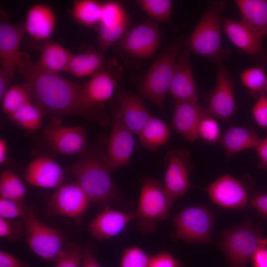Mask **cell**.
Instances as JSON below:
<instances>
[{"label": "cell", "instance_id": "obj_51", "mask_svg": "<svg viewBox=\"0 0 267 267\" xmlns=\"http://www.w3.org/2000/svg\"><path fill=\"white\" fill-rule=\"evenodd\" d=\"M265 90L267 92V82H266V84Z\"/></svg>", "mask_w": 267, "mask_h": 267}, {"label": "cell", "instance_id": "obj_30", "mask_svg": "<svg viewBox=\"0 0 267 267\" xmlns=\"http://www.w3.org/2000/svg\"><path fill=\"white\" fill-rule=\"evenodd\" d=\"M171 134L168 125L162 120L152 116L138 134L141 144L155 152L167 142Z\"/></svg>", "mask_w": 267, "mask_h": 267}, {"label": "cell", "instance_id": "obj_31", "mask_svg": "<svg viewBox=\"0 0 267 267\" xmlns=\"http://www.w3.org/2000/svg\"><path fill=\"white\" fill-rule=\"evenodd\" d=\"M102 2L94 0H78L73 2L72 15L80 23L88 27L99 24Z\"/></svg>", "mask_w": 267, "mask_h": 267}, {"label": "cell", "instance_id": "obj_9", "mask_svg": "<svg viewBox=\"0 0 267 267\" xmlns=\"http://www.w3.org/2000/svg\"><path fill=\"white\" fill-rule=\"evenodd\" d=\"M160 32L157 25L147 20L127 30L121 38L120 46L125 52L136 58H150L160 43Z\"/></svg>", "mask_w": 267, "mask_h": 267}, {"label": "cell", "instance_id": "obj_11", "mask_svg": "<svg viewBox=\"0 0 267 267\" xmlns=\"http://www.w3.org/2000/svg\"><path fill=\"white\" fill-rule=\"evenodd\" d=\"M43 136L53 150L62 155H80L89 146L84 127L60 125L57 121L44 129Z\"/></svg>", "mask_w": 267, "mask_h": 267}, {"label": "cell", "instance_id": "obj_7", "mask_svg": "<svg viewBox=\"0 0 267 267\" xmlns=\"http://www.w3.org/2000/svg\"><path fill=\"white\" fill-rule=\"evenodd\" d=\"M175 232L172 237L187 243H206L212 241L214 217L203 206L185 208L172 218Z\"/></svg>", "mask_w": 267, "mask_h": 267}, {"label": "cell", "instance_id": "obj_4", "mask_svg": "<svg viewBox=\"0 0 267 267\" xmlns=\"http://www.w3.org/2000/svg\"><path fill=\"white\" fill-rule=\"evenodd\" d=\"M182 41H175L162 52L152 63L139 85L141 94L163 108L172 84L175 67L182 49Z\"/></svg>", "mask_w": 267, "mask_h": 267}, {"label": "cell", "instance_id": "obj_32", "mask_svg": "<svg viewBox=\"0 0 267 267\" xmlns=\"http://www.w3.org/2000/svg\"><path fill=\"white\" fill-rule=\"evenodd\" d=\"M26 189L21 178L11 170L2 171L0 176V197L25 204Z\"/></svg>", "mask_w": 267, "mask_h": 267}, {"label": "cell", "instance_id": "obj_23", "mask_svg": "<svg viewBox=\"0 0 267 267\" xmlns=\"http://www.w3.org/2000/svg\"><path fill=\"white\" fill-rule=\"evenodd\" d=\"M223 30L231 41L244 52L258 55L263 50L262 37L242 21L222 17Z\"/></svg>", "mask_w": 267, "mask_h": 267}, {"label": "cell", "instance_id": "obj_47", "mask_svg": "<svg viewBox=\"0 0 267 267\" xmlns=\"http://www.w3.org/2000/svg\"><path fill=\"white\" fill-rule=\"evenodd\" d=\"M256 149L260 161V167L267 169V136L261 139Z\"/></svg>", "mask_w": 267, "mask_h": 267}, {"label": "cell", "instance_id": "obj_45", "mask_svg": "<svg viewBox=\"0 0 267 267\" xmlns=\"http://www.w3.org/2000/svg\"><path fill=\"white\" fill-rule=\"evenodd\" d=\"M250 203L259 212L267 216V193L254 194L250 199Z\"/></svg>", "mask_w": 267, "mask_h": 267}, {"label": "cell", "instance_id": "obj_48", "mask_svg": "<svg viewBox=\"0 0 267 267\" xmlns=\"http://www.w3.org/2000/svg\"><path fill=\"white\" fill-rule=\"evenodd\" d=\"M254 267H267V248H260L252 259Z\"/></svg>", "mask_w": 267, "mask_h": 267}, {"label": "cell", "instance_id": "obj_21", "mask_svg": "<svg viewBox=\"0 0 267 267\" xmlns=\"http://www.w3.org/2000/svg\"><path fill=\"white\" fill-rule=\"evenodd\" d=\"M64 178V171L60 165L47 156H41L34 160L25 173V178L28 183L44 188L58 187Z\"/></svg>", "mask_w": 267, "mask_h": 267}, {"label": "cell", "instance_id": "obj_42", "mask_svg": "<svg viewBox=\"0 0 267 267\" xmlns=\"http://www.w3.org/2000/svg\"><path fill=\"white\" fill-rule=\"evenodd\" d=\"M252 114L258 126L267 128V94L265 91L259 95L258 98L252 108Z\"/></svg>", "mask_w": 267, "mask_h": 267}, {"label": "cell", "instance_id": "obj_5", "mask_svg": "<svg viewBox=\"0 0 267 267\" xmlns=\"http://www.w3.org/2000/svg\"><path fill=\"white\" fill-rule=\"evenodd\" d=\"M225 6L221 1L210 4L186 44V46L197 54L217 62L226 54L222 46L221 24V14Z\"/></svg>", "mask_w": 267, "mask_h": 267}, {"label": "cell", "instance_id": "obj_17", "mask_svg": "<svg viewBox=\"0 0 267 267\" xmlns=\"http://www.w3.org/2000/svg\"><path fill=\"white\" fill-rule=\"evenodd\" d=\"M190 49L183 47L176 62L170 93L175 101L198 102L199 92L189 58Z\"/></svg>", "mask_w": 267, "mask_h": 267}, {"label": "cell", "instance_id": "obj_29", "mask_svg": "<svg viewBox=\"0 0 267 267\" xmlns=\"http://www.w3.org/2000/svg\"><path fill=\"white\" fill-rule=\"evenodd\" d=\"M104 62L105 57L101 52L89 50L73 54L66 72L77 77L92 75L103 68Z\"/></svg>", "mask_w": 267, "mask_h": 267}, {"label": "cell", "instance_id": "obj_13", "mask_svg": "<svg viewBox=\"0 0 267 267\" xmlns=\"http://www.w3.org/2000/svg\"><path fill=\"white\" fill-rule=\"evenodd\" d=\"M133 134L113 110L111 134L104 153L105 162L111 172L129 163L134 145Z\"/></svg>", "mask_w": 267, "mask_h": 267}, {"label": "cell", "instance_id": "obj_10", "mask_svg": "<svg viewBox=\"0 0 267 267\" xmlns=\"http://www.w3.org/2000/svg\"><path fill=\"white\" fill-rule=\"evenodd\" d=\"M130 23L129 14L119 2H102L101 17L98 25V46L106 50L122 38Z\"/></svg>", "mask_w": 267, "mask_h": 267}, {"label": "cell", "instance_id": "obj_18", "mask_svg": "<svg viewBox=\"0 0 267 267\" xmlns=\"http://www.w3.org/2000/svg\"><path fill=\"white\" fill-rule=\"evenodd\" d=\"M26 33L24 23L13 24L3 21L0 23V68L11 79L16 72L15 59Z\"/></svg>", "mask_w": 267, "mask_h": 267}, {"label": "cell", "instance_id": "obj_49", "mask_svg": "<svg viewBox=\"0 0 267 267\" xmlns=\"http://www.w3.org/2000/svg\"><path fill=\"white\" fill-rule=\"evenodd\" d=\"M11 79L4 72L1 68H0V100L1 101L3 96L9 89L10 81Z\"/></svg>", "mask_w": 267, "mask_h": 267}, {"label": "cell", "instance_id": "obj_38", "mask_svg": "<svg viewBox=\"0 0 267 267\" xmlns=\"http://www.w3.org/2000/svg\"><path fill=\"white\" fill-rule=\"evenodd\" d=\"M83 257V250L79 245H66L55 260V267H81Z\"/></svg>", "mask_w": 267, "mask_h": 267}, {"label": "cell", "instance_id": "obj_35", "mask_svg": "<svg viewBox=\"0 0 267 267\" xmlns=\"http://www.w3.org/2000/svg\"><path fill=\"white\" fill-rule=\"evenodd\" d=\"M140 7L155 20L164 23L170 22L173 2L170 0H139Z\"/></svg>", "mask_w": 267, "mask_h": 267}, {"label": "cell", "instance_id": "obj_1", "mask_svg": "<svg viewBox=\"0 0 267 267\" xmlns=\"http://www.w3.org/2000/svg\"><path fill=\"white\" fill-rule=\"evenodd\" d=\"M16 72L25 81L33 102L44 113L53 117L74 115L104 125L108 117L103 108L90 106L83 95V83L67 80L57 73L45 70L20 52L15 59Z\"/></svg>", "mask_w": 267, "mask_h": 267}, {"label": "cell", "instance_id": "obj_14", "mask_svg": "<svg viewBox=\"0 0 267 267\" xmlns=\"http://www.w3.org/2000/svg\"><path fill=\"white\" fill-rule=\"evenodd\" d=\"M208 111L213 117L228 121L236 110L231 76L221 62H217L215 88L210 96Z\"/></svg>", "mask_w": 267, "mask_h": 267}, {"label": "cell", "instance_id": "obj_27", "mask_svg": "<svg viewBox=\"0 0 267 267\" xmlns=\"http://www.w3.org/2000/svg\"><path fill=\"white\" fill-rule=\"evenodd\" d=\"M242 17V22L262 37L267 35V0H237L235 1Z\"/></svg>", "mask_w": 267, "mask_h": 267}, {"label": "cell", "instance_id": "obj_28", "mask_svg": "<svg viewBox=\"0 0 267 267\" xmlns=\"http://www.w3.org/2000/svg\"><path fill=\"white\" fill-rule=\"evenodd\" d=\"M57 43L45 41L41 55L36 63L41 68L52 72L66 71L73 56Z\"/></svg>", "mask_w": 267, "mask_h": 267}, {"label": "cell", "instance_id": "obj_15", "mask_svg": "<svg viewBox=\"0 0 267 267\" xmlns=\"http://www.w3.org/2000/svg\"><path fill=\"white\" fill-rule=\"evenodd\" d=\"M90 202L76 181L60 186L50 198L48 206L55 214L72 218L81 217Z\"/></svg>", "mask_w": 267, "mask_h": 267}, {"label": "cell", "instance_id": "obj_19", "mask_svg": "<svg viewBox=\"0 0 267 267\" xmlns=\"http://www.w3.org/2000/svg\"><path fill=\"white\" fill-rule=\"evenodd\" d=\"M113 110L118 114L126 127L134 134H138L152 116L141 98L128 92L118 94Z\"/></svg>", "mask_w": 267, "mask_h": 267}, {"label": "cell", "instance_id": "obj_36", "mask_svg": "<svg viewBox=\"0 0 267 267\" xmlns=\"http://www.w3.org/2000/svg\"><path fill=\"white\" fill-rule=\"evenodd\" d=\"M242 84L253 94L264 91L267 79L265 70L261 67H253L245 69L240 74Z\"/></svg>", "mask_w": 267, "mask_h": 267}, {"label": "cell", "instance_id": "obj_44", "mask_svg": "<svg viewBox=\"0 0 267 267\" xmlns=\"http://www.w3.org/2000/svg\"><path fill=\"white\" fill-rule=\"evenodd\" d=\"M0 267H30L29 264L11 254L0 251Z\"/></svg>", "mask_w": 267, "mask_h": 267}, {"label": "cell", "instance_id": "obj_3", "mask_svg": "<svg viewBox=\"0 0 267 267\" xmlns=\"http://www.w3.org/2000/svg\"><path fill=\"white\" fill-rule=\"evenodd\" d=\"M218 246L228 267H246L258 250L267 246V239L246 221L222 231Z\"/></svg>", "mask_w": 267, "mask_h": 267}, {"label": "cell", "instance_id": "obj_41", "mask_svg": "<svg viewBox=\"0 0 267 267\" xmlns=\"http://www.w3.org/2000/svg\"><path fill=\"white\" fill-rule=\"evenodd\" d=\"M24 228L16 219H6L0 217V236L10 241H15L22 237Z\"/></svg>", "mask_w": 267, "mask_h": 267}, {"label": "cell", "instance_id": "obj_43", "mask_svg": "<svg viewBox=\"0 0 267 267\" xmlns=\"http://www.w3.org/2000/svg\"><path fill=\"white\" fill-rule=\"evenodd\" d=\"M148 267H183L170 252L164 251L150 256Z\"/></svg>", "mask_w": 267, "mask_h": 267}, {"label": "cell", "instance_id": "obj_2", "mask_svg": "<svg viewBox=\"0 0 267 267\" xmlns=\"http://www.w3.org/2000/svg\"><path fill=\"white\" fill-rule=\"evenodd\" d=\"M102 147L89 146L66 171L77 180L90 202L117 201L119 193L104 160Z\"/></svg>", "mask_w": 267, "mask_h": 267}, {"label": "cell", "instance_id": "obj_26", "mask_svg": "<svg viewBox=\"0 0 267 267\" xmlns=\"http://www.w3.org/2000/svg\"><path fill=\"white\" fill-rule=\"evenodd\" d=\"M261 139L253 129L235 126L228 129L220 140L226 154L231 156L246 149H256Z\"/></svg>", "mask_w": 267, "mask_h": 267}, {"label": "cell", "instance_id": "obj_40", "mask_svg": "<svg viewBox=\"0 0 267 267\" xmlns=\"http://www.w3.org/2000/svg\"><path fill=\"white\" fill-rule=\"evenodd\" d=\"M33 215L25 205L17 201L0 197V217L6 219H24Z\"/></svg>", "mask_w": 267, "mask_h": 267}, {"label": "cell", "instance_id": "obj_37", "mask_svg": "<svg viewBox=\"0 0 267 267\" xmlns=\"http://www.w3.org/2000/svg\"><path fill=\"white\" fill-rule=\"evenodd\" d=\"M199 138L210 143H216L221 138L219 124L213 116L208 114L200 120L197 128Z\"/></svg>", "mask_w": 267, "mask_h": 267}, {"label": "cell", "instance_id": "obj_46", "mask_svg": "<svg viewBox=\"0 0 267 267\" xmlns=\"http://www.w3.org/2000/svg\"><path fill=\"white\" fill-rule=\"evenodd\" d=\"M82 267H102L90 248L87 247L83 250Z\"/></svg>", "mask_w": 267, "mask_h": 267}, {"label": "cell", "instance_id": "obj_24", "mask_svg": "<svg viewBox=\"0 0 267 267\" xmlns=\"http://www.w3.org/2000/svg\"><path fill=\"white\" fill-rule=\"evenodd\" d=\"M116 82L108 70L101 69L83 83V95L90 106L102 108V105L113 96Z\"/></svg>", "mask_w": 267, "mask_h": 267}, {"label": "cell", "instance_id": "obj_12", "mask_svg": "<svg viewBox=\"0 0 267 267\" xmlns=\"http://www.w3.org/2000/svg\"><path fill=\"white\" fill-rule=\"evenodd\" d=\"M190 155L185 150L175 149L165 158L167 170L164 188L174 202L183 196L191 187L189 179Z\"/></svg>", "mask_w": 267, "mask_h": 267}, {"label": "cell", "instance_id": "obj_34", "mask_svg": "<svg viewBox=\"0 0 267 267\" xmlns=\"http://www.w3.org/2000/svg\"><path fill=\"white\" fill-rule=\"evenodd\" d=\"M44 112L33 101L24 105L9 117L16 125L29 132L41 127Z\"/></svg>", "mask_w": 267, "mask_h": 267}, {"label": "cell", "instance_id": "obj_25", "mask_svg": "<svg viewBox=\"0 0 267 267\" xmlns=\"http://www.w3.org/2000/svg\"><path fill=\"white\" fill-rule=\"evenodd\" d=\"M55 15L51 8L43 4L33 6L27 14L24 26L26 32L38 41H48L55 23Z\"/></svg>", "mask_w": 267, "mask_h": 267}, {"label": "cell", "instance_id": "obj_20", "mask_svg": "<svg viewBox=\"0 0 267 267\" xmlns=\"http://www.w3.org/2000/svg\"><path fill=\"white\" fill-rule=\"evenodd\" d=\"M208 114V109L198 102L175 101L172 126L186 140L193 142L199 138L197 128L200 120Z\"/></svg>", "mask_w": 267, "mask_h": 267}, {"label": "cell", "instance_id": "obj_6", "mask_svg": "<svg viewBox=\"0 0 267 267\" xmlns=\"http://www.w3.org/2000/svg\"><path fill=\"white\" fill-rule=\"evenodd\" d=\"M173 203L158 180L145 178L137 207L133 212L139 230L143 233L154 232L157 222L169 219Z\"/></svg>", "mask_w": 267, "mask_h": 267}, {"label": "cell", "instance_id": "obj_39", "mask_svg": "<svg viewBox=\"0 0 267 267\" xmlns=\"http://www.w3.org/2000/svg\"><path fill=\"white\" fill-rule=\"evenodd\" d=\"M150 256L141 248L131 247L124 250L121 259V267H148Z\"/></svg>", "mask_w": 267, "mask_h": 267}, {"label": "cell", "instance_id": "obj_16", "mask_svg": "<svg viewBox=\"0 0 267 267\" xmlns=\"http://www.w3.org/2000/svg\"><path fill=\"white\" fill-rule=\"evenodd\" d=\"M205 190L212 202L224 208L240 209L248 202V192L244 183L228 174L219 178Z\"/></svg>", "mask_w": 267, "mask_h": 267}, {"label": "cell", "instance_id": "obj_33", "mask_svg": "<svg viewBox=\"0 0 267 267\" xmlns=\"http://www.w3.org/2000/svg\"><path fill=\"white\" fill-rule=\"evenodd\" d=\"M1 101L3 112L9 117L24 105L33 101L30 91L23 84L10 87Z\"/></svg>", "mask_w": 267, "mask_h": 267}, {"label": "cell", "instance_id": "obj_8", "mask_svg": "<svg viewBox=\"0 0 267 267\" xmlns=\"http://www.w3.org/2000/svg\"><path fill=\"white\" fill-rule=\"evenodd\" d=\"M23 222L30 249L44 260L55 261L65 246L62 234L34 215L23 219Z\"/></svg>", "mask_w": 267, "mask_h": 267}, {"label": "cell", "instance_id": "obj_22", "mask_svg": "<svg viewBox=\"0 0 267 267\" xmlns=\"http://www.w3.org/2000/svg\"><path fill=\"white\" fill-rule=\"evenodd\" d=\"M133 220V213L106 207L90 222L89 231L91 236L97 239H108L120 234Z\"/></svg>", "mask_w": 267, "mask_h": 267}, {"label": "cell", "instance_id": "obj_50", "mask_svg": "<svg viewBox=\"0 0 267 267\" xmlns=\"http://www.w3.org/2000/svg\"><path fill=\"white\" fill-rule=\"evenodd\" d=\"M7 147L6 141L4 139L0 140V164L1 165L7 160Z\"/></svg>", "mask_w": 267, "mask_h": 267}]
</instances>
